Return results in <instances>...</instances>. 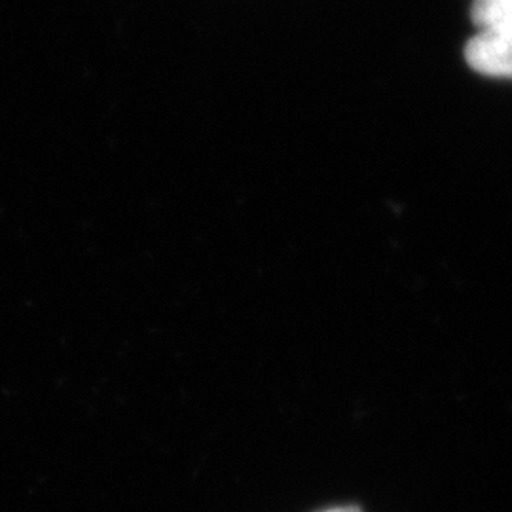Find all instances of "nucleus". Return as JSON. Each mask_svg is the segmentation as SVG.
Masks as SVG:
<instances>
[{
	"label": "nucleus",
	"mask_w": 512,
	"mask_h": 512,
	"mask_svg": "<svg viewBox=\"0 0 512 512\" xmlns=\"http://www.w3.org/2000/svg\"><path fill=\"white\" fill-rule=\"evenodd\" d=\"M476 73L512 78V31H480L465 50Z\"/></svg>",
	"instance_id": "nucleus-1"
},
{
	"label": "nucleus",
	"mask_w": 512,
	"mask_h": 512,
	"mask_svg": "<svg viewBox=\"0 0 512 512\" xmlns=\"http://www.w3.org/2000/svg\"><path fill=\"white\" fill-rule=\"evenodd\" d=\"M473 19L480 31H512V0H475Z\"/></svg>",
	"instance_id": "nucleus-2"
}]
</instances>
